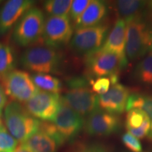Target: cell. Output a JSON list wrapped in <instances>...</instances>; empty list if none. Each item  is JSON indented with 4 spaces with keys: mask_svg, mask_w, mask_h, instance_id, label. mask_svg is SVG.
<instances>
[{
    "mask_svg": "<svg viewBox=\"0 0 152 152\" xmlns=\"http://www.w3.org/2000/svg\"><path fill=\"white\" fill-rule=\"evenodd\" d=\"M6 102H7V96L6 93L2 88V87L0 85V115H1V111L4 108Z\"/></svg>",
    "mask_w": 152,
    "mask_h": 152,
    "instance_id": "obj_32",
    "label": "cell"
},
{
    "mask_svg": "<svg viewBox=\"0 0 152 152\" xmlns=\"http://www.w3.org/2000/svg\"><path fill=\"white\" fill-rule=\"evenodd\" d=\"M134 77L139 83L146 85H152V52L137 66Z\"/></svg>",
    "mask_w": 152,
    "mask_h": 152,
    "instance_id": "obj_22",
    "label": "cell"
},
{
    "mask_svg": "<svg viewBox=\"0 0 152 152\" xmlns=\"http://www.w3.org/2000/svg\"><path fill=\"white\" fill-rule=\"evenodd\" d=\"M126 45V22L118 18L114 24L102 49L113 53L123 60L128 61L125 55Z\"/></svg>",
    "mask_w": 152,
    "mask_h": 152,
    "instance_id": "obj_15",
    "label": "cell"
},
{
    "mask_svg": "<svg viewBox=\"0 0 152 152\" xmlns=\"http://www.w3.org/2000/svg\"><path fill=\"white\" fill-rule=\"evenodd\" d=\"M72 2L71 0H49L44 3V9L50 16H67Z\"/></svg>",
    "mask_w": 152,
    "mask_h": 152,
    "instance_id": "obj_23",
    "label": "cell"
},
{
    "mask_svg": "<svg viewBox=\"0 0 152 152\" xmlns=\"http://www.w3.org/2000/svg\"><path fill=\"white\" fill-rule=\"evenodd\" d=\"M92 90L95 94L101 95L107 92L112 86L109 77H101L92 83Z\"/></svg>",
    "mask_w": 152,
    "mask_h": 152,
    "instance_id": "obj_28",
    "label": "cell"
},
{
    "mask_svg": "<svg viewBox=\"0 0 152 152\" xmlns=\"http://www.w3.org/2000/svg\"><path fill=\"white\" fill-rule=\"evenodd\" d=\"M148 5H149V8L152 11V1H149V3H148Z\"/></svg>",
    "mask_w": 152,
    "mask_h": 152,
    "instance_id": "obj_35",
    "label": "cell"
},
{
    "mask_svg": "<svg viewBox=\"0 0 152 152\" xmlns=\"http://www.w3.org/2000/svg\"><path fill=\"white\" fill-rule=\"evenodd\" d=\"M148 115L139 109H132L128 111L125 119V127L128 130L140 128L143 124Z\"/></svg>",
    "mask_w": 152,
    "mask_h": 152,
    "instance_id": "obj_24",
    "label": "cell"
},
{
    "mask_svg": "<svg viewBox=\"0 0 152 152\" xmlns=\"http://www.w3.org/2000/svg\"><path fill=\"white\" fill-rule=\"evenodd\" d=\"M33 4L32 0H9L5 3L0 9V35L8 33Z\"/></svg>",
    "mask_w": 152,
    "mask_h": 152,
    "instance_id": "obj_14",
    "label": "cell"
},
{
    "mask_svg": "<svg viewBox=\"0 0 152 152\" xmlns=\"http://www.w3.org/2000/svg\"><path fill=\"white\" fill-rule=\"evenodd\" d=\"M51 122L56 126L66 141L73 140L85 125L83 117L62 102Z\"/></svg>",
    "mask_w": 152,
    "mask_h": 152,
    "instance_id": "obj_11",
    "label": "cell"
},
{
    "mask_svg": "<svg viewBox=\"0 0 152 152\" xmlns=\"http://www.w3.org/2000/svg\"><path fill=\"white\" fill-rule=\"evenodd\" d=\"M85 61L91 75L97 78L118 74L128 64V61L123 60L118 55L102 48L87 54Z\"/></svg>",
    "mask_w": 152,
    "mask_h": 152,
    "instance_id": "obj_7",
    "label": "cell"
},
{
    "mask_svg": "<svg viewBox=\"0 0 152 152\" xmlns=\"http://www.w3.org/2000/svg\"><path fill=\"white\" fill-rule=\"evenodd\" d=\"M152 52V22L145 14L126 22L127 59L133 61Z\"/></svg>",
    "mask_w": 152,
    "mask_h": 152,
    "instance_id": "obj_1",
    "label": "cell"
},
{
    "mask_svg": "<svg viewBox=\"0 0 152 152\" xmlns=\"http://www.w3.org/2000/svg\"><path fill=\"white\" fill-rule=\"evenodd\" d=\"M31 78L39 90L58 94L62 89L61 82L49 74L35 73L31 75Z\"/></svg>",
    "mask_w": 152,
    "mask_h": 152,
    "instance_id": "obj_19",
    "label": "cell"
},
{
    "mask_svg": "<svg viewBox=\"0 0 152 152\" xmlns=\"http://www.w3.org/2000/svg\"><path fill=\"white\" fill-rule=\"evenodd\" d=\"M46 133L49 136L54 139L58 145L61 147L62 144H64L66 142L65 139L63 137V136L60 134L56 126L50 121H41V125L39 130Z\"/></svg>",
    "mask_w": 152,
    "mask_h": 152,
    "instance_id": "obj_25",
    "label": "cell"
},
{
    "mask_svg": "<svg viewBox=\"0 0 152 152\" xmlns=\"http://www.w3.org/2000/svg\"><path fill=\"white\" fill-rule=\"evenodd\" d=\"M73 35L69 16H49L45 20L42 38L46 46L58 48L71 42Z\"/></svg>",
    "mask_w": 152,
    "mask_h": 152,
    "instance_id": "obj_9",
    "label": "cell"
},
{
    "mask_svg": "<svg viewBox=\"0 0 152 152\" xmlns=\"http://www.w3.org/2000/svg\"><path fill=\"white\" fill-rule=\"evenodd\" d=\"M15 57L11 47L0 42V80L14 70Z\"/></svg>",
    "mask_w": 152,
    "mask_h": 152,
    "instance_id": "obj_21",
    "label": "cell"
},
{
    "mask_svg": "<svg viewBox=\"0 0 152 152\" xmlns=\"http://www.w3.org/2000/svg\"><path fill=\"white\" fill-rule=\"evenodd\" d=\"M6 94L16 102H27L39 92L31 76L25 71L14 70L2 80Z\"/></svg>",
    "mask_w": 152,
    "mask_h": 152,
    "instance_id": "obj_8",
    "label": "cell"
},
{
    "mask_svg": "<svg viewBox=\"0 0 152 152\" xmlns=\"http://www.w3.org/2000/svg\"><path fill=\"white\" fill-rule=\"evenodd\" d=\"M21 144L33 152H56L59 147L54 139L41 130H38Z\"/></svg>",
    "mask_w": 152,
    "mask_h": 152,
    "instance_id": "obj_18",
    "label": "cell"
},
{
    "mask_svg": "<svg viewBox=\"0 0 152 152\" xmlns=\"http://www.w3.org/2000/svg\"><path fill=\"white\" fill-rule=\"evenodd\" d=\"M90 0H74L72 2L69 12L70 19L75 21L90 4Z\"/></svg>",
    "mask_w": 152,
    "mask_h": 152,
    "instance_id": "obj_27",
    "label": "cell"
},
{
    "mask_svg": "<svg viewBox=\"0 0 152 152\" xmlns=\"http://www.w3.org/2000/svg\"><path fill=\"white\" fill-rule=\"evenodd\" d=\"M109 26L104 24L76 29L70 42L71 49L77 54L86 56L99 50L105 42Z\"/></svg>",
    "mask_w": 152,
    "mask_h": 152,
    "instance_id": "obj_6",
    "label": "cell"
},
{
    "mask_svg": "<svg viewBox=\"0 0 152 152\" xmlns=\"http://www.w3.org/2000/svg\"><path fill=\"white\" fill-rule=\"evenodd\" d=\"M130 94V90L128 87L118 83L110 87L105 94L99 95V109L115 115L122 113Z\"/></svg>",
    "mask_w": 152,
    "mask_h": 152,
    "instance_id": "obj_13",
    "label": "cell"
},
{
    "mask_svg": "<svg viewBox=\"0 0 152 152\" xmlns=\"http://www.w3.org/2000/svg\"><path fill=\"white\" fill-rule=\"evenodd\" d=\"M85 130L92 136H109L118 131L121 121L117 115L97 109L87 117Z\"/></svg>",
    "mask_w": 152,
    "mask_h": 152,
    "instance_id": "obj_12",
    "label": "cell"
},
{
    "mask_svg": "<svg viewBox=\"0 0 152 152\" xmlns=\"http://www.w3.org/2000/svg\"><path fill=\"white\" fill-rule=\"evenodd\" d=\"M139 109L143 111L149 118L152 119V96L140 93H133L129 96L125 110Z\"/></svg>",
    "mask_w": 152,
    "mask_h": 152,
    "instance_id": "obj_20",
    "label": "cell"
},
{
    "mask_svg": "<svg viewBox=\"0 0 152 152\" xmlns=\"http://www.w3.org/2000/svg\"><path fill=\"white\" fill-rule=\"evenodd\" d=\"M151 132H150L149 137L152 138V122H151Z\"/></svg>",
    "mask_w": 152,
    "mask_h": 152,
    "instance_id": "obj_36",
    "label": "cell"
},
{
    "mask_svg": "<svg viewBox=\"0 0 152 152\" xmlns=\"http://www.w3.org/2000/svg\"><path fill=\"white\" fill-rule=\"evenodd\" d=\"M18 142L6 129L0 131V151H14Z\"/></svg>",
    "mask_w": 152,
    "mask_h": 152,
    "instance_id": "obj_26",
    "label": "cell"
},
{
    "mask_svg": "<svg viewBox=\"0 0 152 152\" xmlns=\"http://www.w3.org/2000/svg\"><path fill=\"white\" fill-rule=\"evenodd\" d=\"M4 125H3V123H2V121H1V117H0V131L4 130Z\"/></svg>",
    "mask_w": 152,
    "mask_h": 152,
    "instance_id": "obj_34",
    "label": "cell"
},
{
    "mask_svg": "<svg viewBox=\"0 0 152 152\" xmlns=\"http://www.w3.org/2000/svg\"><path fill=\"white\" fill-rule=\"evenodd\" d=\"M4 121L11 135L20 143L37 132L41 125V121L16 102H11L5 106Z\"/></svg>",
    "mask_w": 152,
    "mask_h": 152,
    "instance_id": "obj_3",
    "label": "cell"
},
{
    "mask_svg": "<svg viewBox=\"0 0 152 152\" xmlns=\"http://www.w3.org/2000/svg\"><path fill=\"white\" fill-rule=\"evenodd\" d=\"M150 130H151V121L150 118L147 117L144 120L143 124L140 128L128 130V132L137 139H144L146 137H149Z\"/></svg>",
    "mask_w": 152,
    "mask_h": 152,
    "instance_id": "obj_30",
    "label": "cell"
},
{
    "mask_svg": "<svg viewBox=\"0 0 152 152\" xmlns=\"http://www.w3.org/2000/svg\"><path fill=\"white\" fill-rule=\"evenodd\" d=\"M107 14V4L100 0L90 1L83 14L75 21L76 29L97 26Z\"/></svg>",
    "mask_w": 152,
    "mask_h": 152,
    "instance_id": "obj_16",
    "label": "cell"
},
{
    "mask_svg": "<svg viewBox=\"0 0 152 152\" xmlns=\"http://www.w3.org/2000/svg\"><path fill=\"white\" fill-rule=\"evenodd\" d=\"M147 2L138 0H119L114 3V9L118 19L125 22L144 15Z\"/></svg>",
    "mask_w": 152,
    "mask_h": 152,
    "instance_id": "obj_17",
    "label": "cell"
},
{
    "mask_svg": "<svg viewBox=\"0 0 152 152\" xmlns=\"http://www.w3.org/2000/svg\"><path fill=\"white\" fill-rule=\"evenodd\" d=\"M122 142L127 149L132 152H142V146L141 142L137 138L134 137L130 133L127 132L123 134Z\"/></svg>",
    "mask_w": 152,
    "mask_h": 152,
    "instance_id": "obj_29",
    "label": "cell"
},
{
    "mask_svg": "<svg viewBox=\"0 0 152 152\" xmlns=\"http://www.w3.org/2000/svg\"><path fill=\"white\" fill-rule=\"evenodd\" d=\"M0 152H14V151H0Z\"/></svg>",
    "mask_w": 152,
    "mask_h": 152,
    "instance_id": "obj_37",
    "label": "cell"
},
{
    "mask_svg": "<svg viewBox=\"0 0 152 152\" xmlns=\"http://www.w3.org/2000/svg\"><path fill=\"white\" fill-rule=\"evenodd\" d=\"M14 152H33L29 150L27 148H26L24 146H23L21 144L17 146V147L15 149Z\"/></svg>",
    "mask_w": 152,
    "mask_h": 152,
    "instance_id": "obj_33",
    "label": "cell"
},
{
    "mask_svg": "<svg viewBox=\"0 0 152 152\" xmlns=\"http://www.w3.org/2000/svg\"><path fill=\"white\" fill-rule=\"evenodd\" d=\"M68 91L61 97L63 103L83 117H87L99 109V95L88 87L85 77H73L68 82Z\"/></svg>",
    "mask_w": 152,
    "mask_h": 152,
    "instance_id": "obj_2",
    "label": "cell"
},
{
    "mask_svg": "<svg viewBox=\"0 0 152 152\" xmlns=\"http://www.w3.org/2000/svg\"><path fill=\"white\" fill-rule=\"evenodd\" d=\"M45 23V16L42 11L32 7L16 24L13 39L19 46H29L42 37Z\"/></svg>",
    "mask_w": 152,
    "mask_h": 152,
    "instance_id": "obj_5",
    "label": "cell"
},
{
    "mask_svg": "<svg viewBox=\"0 0 152 152\" xmlns=\"http://www.w3.org/2000/svg\"><path fill=\"white\" fill-rule=\"evenodd\" d=\"M61 62V56L56 49L38 46L26 49L20 57V64L35 73L49 74L56 72Z\"/></svg>",
    "mask_w": 152,
    "mask_h": 152,
    "instance_id": "obj_4",
    "label": "cell"
},
{
    "mask_svg": "<svg viewBox=\"0 0 152 152\" xmlns=\"http://www.w3.org/2000/svg\"><path fill=\"white\" fill-rule=\"evenodd\" d=\"M61 102L58 94L39 90L25 103V108L35 118L51 122L59 109Z\"/></svg>",
    "mask_w": 152,
    "mask_h": 152,
    "instance_id": "obj_10",
    "label": "cell"
},
{
    "mask_svg": "<svg viewBox=\"0 0 152 152\" xmlns=\"http://www.w3.org/2000/svg\"><path fill=\"white\" fill-rule=\"evenodd\" d=\"M80 152H107V150L102 144H93L85 147Z\"/></svg>",
    "mask_w": 152,
    "mask_h": 152,
    "instance_id": "obj_31",
    "label": "cell"
}]
</instances>
